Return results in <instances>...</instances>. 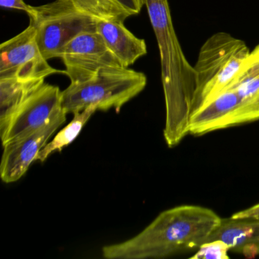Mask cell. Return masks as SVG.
Masks as SVG:
<instances>
[{"mask_svg": "<svg viewBox=\"0 0 259 259\" xmlns=\"http://www.w3.org/2000/svg\"><path fill=\"white\" fill-rule=\"evenodd\" d=\"M78 9L98 19L124 21L130 17L116 0H70Z\"/></svg>", "mask_w": 259, "mask_h": 259, "instance_id": "16", "label": "cell"}, {"mask_svg": "<svg viewBox=\"0 0 259 259\" xmlns=\"http://www.w3.org/2000/svg\"><path fill=\"white\" fill-rule=\"evenodd\" d=\"M230 248L224 241L221 239L207 241L203 243L192 259H228V251Z\"/></svg>", "mask_w": 259, "mask_h": 259, "instance_id": "17", "label": "cell"}, {"mask_svg": "<svg viewBox=\"0 0 259 259\" xmlns=\"http://www.w3.org/2000/svg\"><path fill=\"white\" fill-rule=\"evenodd\" d=\"M232 89L243 100L258 101L259 45L250 52Z\"/></svg>", "mask_w": 259, "mask_h": 259, "instance_id": "15", "label": "cell"}, {"mask_svg": "<svg viewBox=\"0 0 259 259\" xmlns=\"http://www.w3.org/2000/svg\"><path fill=\"white\" fill-rule=\"evenodd\" d=\"M258 101H259V98H258Z\"/></svg>", "mask_w": 259, "mask_h": 259, "instance_id": "22", "label": "cell"}, {"mask_svg": "<svg viewBox=\"0 0 259 259\" xmlns=\"http://www.w3.org/2000/svg\"><path fill=\"white\" fill-rule=\"evenodd\" d=\"M258 254H259V251H258Z\"/></svg>", "mask_w": 259, "mask_h": 259, "instance_id": "21", "label": "cell"}, {"mask_svg": "<svg viewBox=\"0 0 259 259\" xmlns=\"http://www.w3.org/2000/svg\"><path fill=\"white\" fill-rule=\"evenodd\" d=\"M98 110L96 105H91L84 110L74 113L72 120L59 132L51 142L47 143L39 153L36 161L45 162L51 154L57 151H62L65 147L70 145L75 140L87 123L92 115Z\"/></svg>", "mask_w": 259, "mask_h": 259, "instance_id": "14", "label": "cell"}, {"mask_svg": "<svg viewBox=\"0 0 259 259\" xmlns=\"http://www.w3.org/2000/svg\"><path fill=\"white\" fill-rule=\"evenodd\" d=\"M230 218L233 219H258L259 218V204H255L252 207H248L245 210H240L237 213L232 215Z\"/></svg>", "mask_w": 259, "mask_h": 259, "instance_id": "20", "label": "cell"}, {"mask_svg": "<svg viewBox=\"0 0 259 259\" xmlns=\"http://www.w3.org/2000/svg\"><path fill=\"white\" fill-rule=\"evenodd\" d=\"M0 6L3 8L13 9L25 12L29 17L34 12V7L28 5L24 0H0Z\"/></svg>", "mask_w": 259, "mask_h": 259, "instance_id": "18", "label": "cell"}, {"mask_svg": "<svg viewBox=\"0 0 259 259\" xmlns=\"http://www.w3.org/2000/svg\"><path fill=\"white\" fill-rule=\"evenodd\" d=\"M62 109L60 88L47 83L42 84L21 106L5 131L0 134L3 145L41 128Z\"/></svg>", "mask_w": 259, "mask_h": 259, "instance_id": "10", "label": "cell"}, {"mask_svg": "<svg viewBox=\"0 0 259 259\" xmlns=\"http://www.w3.org/2000/svg\"><path fill=\"white\" fill-rule=\"evenodd\" d=\"M147 82L143 72L128 68H107L92 79L70 84L63 91L62 107L67 114L82 111L91 105H96L102 111L113 108L119 113L145 89Z\"/></svg>", "mask_w": 259, "mask_h": 259, "instance_id": "4", "label": "cell"}, {"mask_svg": "<svg viewBox=\"0 0 259 259\" xmlns=\"http://www.w3.org/2000/svg\"><path fill=\"white\" fill-rule=\"evenodd\" d=\"M124 22L98 19L97 31L122 67L128 68L148 53L146 42L128 31Z\"/></svg>", "mask_w": 259, "mask_h": 259, "instance_id": "11", "label": "cell"}, {"mask_svg": "<svg viewBox=\"0 0 259 259\" xmlns=\"http://www.w3.org/2000/svg\"><path fill=\"white\" fill-rule=\"evenodd\" d=\"M259 119V101L243 100L229 89L192 114L189 133L193 136L236 126Z\"/></svg>", "mask_w": 259, "mask_h": 259, "instance_id": "8", "label": "cell"}, {"mask_svg": "<svg viewBox=\"0 0 259 259\" xmlns=\"http://www.w3.org/2000/svg\"><path fill=\"white\" fill-rule=\"evenodd\" d=\"M222 218L211 209L177 206L161 212L132 239L103 247L107 259L163 258L198 249L220 227Z\"/></svg>", "mask_w": 259, "mask_h": 259, "instance_id": "1", "label": "cell"}, {"mask_svg": "<svg viewBox=\"0 0 259 259\" xmlns=\"http://www.w3.org/2000/svg\"><path fill=\"white\" fill-rule=\"evenodd\" d=\"M214 239L224 241L230 250L254 257L258 254L259 251V218L222 219L221 225L212 233L208 241Z\"/></svg>", "mask_w": 259, "mask_h": 259, "instance_id": "12", "label": "cell"}, {"mask_svg": "<svg viewBox=\"0 0 259 259\" xmlns=\"http://www.w3.org/2000/svg\"><path fill=\"white\" fill-rule=\"evenodd\" d=\"M66 115L62 109L41 128L3 145L0 176L4 183H14L23 177L50 138L66 122Z\"/></svg>", "mask_w": 259, "mask_h": 259, "instance_id": "9", "label": "cell"}, {"mask_svg": "<svg viewBox=\"0 0 259 259\" xmlns=\"http://www.w3.org/2000/svg\"><path fill=\"white\" fill-rule=\"evenodd\" d=\"M44 57L31 24L23 31L0 46V79L46 78L65 71L54 69Z\"/></svg>", "mask_w": 259, "mask_h": 259, "instance_id": "6", "label": "cell"}, {"mask_svg": "<svg viewBox=\"0 0 259 259\" xmlns=\"http://www.w3.org/2000/svg\"><path fill=\"white\" fill-rule=\"evenodd\" d=\"M130 16L139 14L145 6V0H116Z\"/></svg>", "mask_w": 259, "mask_h": 259, "instance_id": "19", "label": "cell"}, {"mask_svg": "<svg viewBox=\"0 0 259 259\" xmlns=\"http://www.w3.org/2000/svg\"><path fill=\"white\" fill-rule=\"evenodd\" d=\"M145 7L160 52L166 104L163 136L168 147L174 148L189 134L195 90V70L176 34L168 0H145Z\"/></svg>", "mask_w": 259, "mask_h": 259, "instance_id": "2", "label": "cell"}, {"mask_svg": "<svg viewBox=\"0 0 259 259\" xmlns=\"http://www.w3.org/2000/svg\"><path fill=\"white\" fill-rule=\"evenodd\" d=\"M250 52L245 41L227 32L216 33L204 42L194 66L192 114L233 87Z\"/></svg>", "mask_w": 259, "mask_h": 259, "instance_id": "3", "label": "cell"}, {"mask_svg": "<svg viewBox=\"0 0 259 259\" xmlns=\"http://www.w3.org/2000/svg\"><path fill=\"white\" fill-rule=\"evenodd\" d=\"M71 84L92 79L102 69L122 67L98 31L85 32L72 39L60 53Z\"/></svg>", "mask_w": 259, "mask_h": 259, "instance_id": "7", "label": "cell"}, {"mask_svg": "<svg viewBox=\"0 0 259 259\" xmlns=\"http://www.w3.org/2000/svg\"><path fill=\"white\" fill-rule=\"evenodd\" d=\"M45 83V78L0 79V134L5 131L15 113L30 95Z\"/></svg>", "mask_w": 259, "mask_h": 259, "instance_id": "13", "label": "cell"}, {"mask_svg": "<svg viewBox=\"0 0 259 259\" xmlns=\"http://www.w3.org/2000/svg\"><path fill=\"white\" fill-rule=\"evenodd\" d=\"M29 18L40 51L48 60L59 58L64 47L79 34L97 31L98 21L70 0H55L34 7Z\"/></svg>", "mask_w": 259, "mask_h": 259, "instance_id": "5", "label": "cell"}]
</instances>
